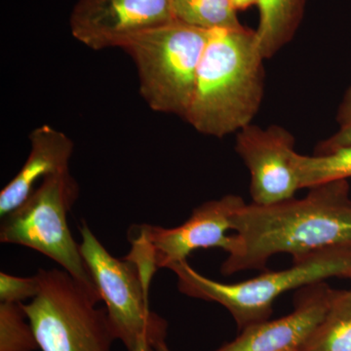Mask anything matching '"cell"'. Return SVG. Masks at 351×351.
<instances>
[{"label":"cell","mask_w":351,"mask_h":351,"mask_svg":"<svg viewBox=\"0 0 351 351\" xmlns=\"http://www.w3.org/2000/svg\"><path fill=\"white\" fill-rule=\"evenodd\" d=\"M233 245L221 265L232 276L263 269L276 254L293 262L317 252L351 246V197L348 180L309 189L304 198L270 205L245 204L232 219Z\"/></svg>","instance_id":"6da1fadb"},{"label":"cell","mask_w":351,"mask_h":351,"mask_svg":"<svg viewBox=\"0 0 351 351\" xmlns=\"http://www.w3.org/2000/svg\"><path fill=\"white\" fill-rule=\"evenodd\" d=\"M265 57L256 31H209L184 120L198 133L223 138L250 125L265 96Z\"/></svg>","instance_id":"7a4b0ae2"},{"label":"cell","mask_w":351,"mask_h":351,"mask_svg":"<svg viewBox=\"0 0 351 351\" xmlns=\"http://www.w3.org/2000/svg\"><path fill=\"white\" fill-rule=\"evenodd\" d=\"M182 294L218 302L234 318L239 330L267 320L277 298L294 289L351 274V246L335 247L293 262L287 269L263 272L239 283H221L202 276L186 261L170 267Z\"/></svg>","instance_id":"3957f363"},{"label":"cell","mask_w":351,"mask_h":351,"mask_svg":"<svg viewBox=\"0 0 351 351\" xmlns=\"http://www.w3.org/2000/svg\"><path fill=\"white\" fill-rule=\"evenodd\" d=\"M208 38L209 31L174 21L122 44L137 69L141 95L152 110L184 119Z\"/></svg>","instance_id":"277c9868"},{"label":"cell","mask_w":351,"mask_h":351,"mask_svg":"<svg viewBox=\"0 0 351 351\" xmlns=\"http://www.w3.org/2000/svg\"><path fill=\"white\" fill-rule=\"evenodd\" d=\"M38 295L23 304L41 351H112L115 339L100 295L64 269H39Z\"/></svg>","instance_id":"5b68a950"},{"label":"cell","mask_w":351,"mask_h":351,"mask_svg":"<svg viewBox=\"0 0 351 351\" xmlns=\"http://www.w3.org/2000/svg\"><path fill=\"white\" fill-rule=\"evenodd\" d=\"M77 197L78 186L69 170L48 176L20 206L2 218L0 241L39 252L99 294L68 223Z\"/></svg>","instance_id":"8992f818"},{"label":"cell","mask_w":351,"mask_h":351,"mask_svg":"<svg viewBox=\"0 0 351 351\" xmlns=\"http://www.w3.org/2000/svg\"><path fill=\"white\" fill-rule=\"evenodd\" d=\"M80 234L82 257L106 304L115 339L127 351L135 350L143 339L154 348L166 343L167 321L149 308V286L136 263L113 257L85 223L80 226Z\"/></svg>","instance_id":"52a82bcc"},{"label":"cell","mask_w":351,"mask_h":351,"mask_svg":"<svg viewBox=\"0 0 351 351\" xmlns=\"http://www.w3.org/2000/svg\"><path fill=\"white\" fill-rule=\"evenodd\" d=\"M246 203L239 195H228L219 199L208 201L193 210L188 221L173 228L141 226L136 239L151 256L156 269H170L184 262L197 249L219 247L228 252L233 245L234 215Z\"/></svg>","instance_id":"ba28073f"},{"label":"cell","mask_w":351,"mask_h":351,"mask_svg":"<svg viewBox=\"0 0 351 351\" xmlns=\"http://www.w3.org/2000/svg\"><path fill=\"white\" fill-rule=\"evenodd\" d=\"M295 140L279 125L250 124L237 133L235 151L251 175L254 204L270 205L295 197L301 189Z\"/></svg>","instance_id":"9c48e42d"},{"label":"cell","mask_w":351,"mask_h":351,"mask_svg":"<svg viewBox=\"0 0 351 351\" xmlns=\"http://www.w3.org/2000/svg\"><path fill=\"white\" fill-rule=\"evenodd\" d=\"M174 21L172 0H80L71 29L76 40L99 51L120 48L131 36Z\"/></svg>","instance_id":"30bf717a"},{"label":"cell","mask_w":351,"mask_h":351,"mask_svg":"<svg viewBox=\"0 0 351 351\" xmlns=\"http://www.w3.org/2000/svg\"><path fill=\"white\" fill-rule=\"evenodd\" d=\"M337 290L325 281L301 288L295 309L276 320L255 323L215 351H298L324 319Z\"/></svg>","instance_id":"8fae6325"},{"label":"cell","mask_w":351,"mask_h":351,"mask_svg":"<svg viewBox=\"0 0 351 351\" xmlns=\"http://www.w3.org/2000/svg\"><path fill=\"white\" fill-rule=\"evenodd\" d=\"M29 141L31 152L27 161L0 193L1 218L20 206L32 195L38 180L69 170L75 145L63 132L45 124L29 134Z\"/></svg>","instance_id":"7c38bea8"},{"label":"cell","mask_w":351,"mask_h":351,"mask_svg":"<svg viewBox=\"0 0 351 351\" xmlns=\"http://www.w3.org/2000/svg\"><path fill=\"white\" fill-rule=\"evenodd\" d=\"M306 0H258V46L265 60L276 56L294 38L304 16Z\"/></svg>","instance_id":"4fadbf2b"},{"label":"cell","mask_w":351,"mask_h":351,"mask_svg":"<svg viewBox=\"0 0 351 351\" xmlns=\"http://www.w3.org/2000/svg\"><path fill=\"white\" fill-rule=\"evenodd\" d=\"M299 351H351L350 290H337L324 319Z\"/></svg>","instance_id":"5bb4252c"},{"label":"cell","mask_w":351,"mask_h":351,"mask_svg":"<svg viewBox=\"0 0 351 351\" xmlns=\"http://www.w3.org/2000/svg\"><path fill=\"white\" fill-rule=\"evenodd\" d=\"M178 22L212 31L241 27L230 0H172Z\"/></svg>","instance_id":"9a60e30c"},{"label":"cell","mask_w":351,"mask_h":351,"mask_svg":"<svg viewBox=\"0 0 351 351\" xmlns=\"http://www.w3.org/2000/svg\"><path fill=\"white\" fill-rule=\"evenodd\" d=\"M301 189L351 178V147H341L324 154L302 156L298 158Z\"/></svg>","instance_id":"2e32d148"},{"label":"cell","mask_w":351,"mask_h":351,"mask_svg":"<svg viewBox=\"0 0 351 351\" xmlns=\"http://www.w3.org/2000/svg\"><path fill=\"white\" fill-rule=\"evenodd\" d=\"M38 339L23 304H0V351H36Z\"/></svg>","instance_id":"e0dca14e"},{"label":"cell","mask_w":351,"mask_h":351,"mask_svg":"<svg viewBox=\"0 0 351 351\" xmlns=\"http://www.w3.org/2000/svg\"><path fill=\"white\" fill-rule=\"evenodd\" d=\"M40 291L38 274L31 277L10 276L0 272V302L23 304L34 299Z\"/></svg>","instance_id":"ac0fdd59"},{"label":"cell","mask_w":351,"mask_h":351,"mask_svg":"<svg viewBox=\"0 0 351 351\" xmlns=\"http://www.w3.org/2000/svg\"><path fill=\"white\" fill-rule=\"evenodd\" d=\"M338 129L316 147L315 154H324L341 147H351V86L346 90L337 113Z\"/></svg>","instance_id":"d6986e66"},{"label":"cell","mask_w":351,"mask_h":351,"mask_svg":"<svg viewBox=\"0 0 351 351\" xmlns=\"http://www.w3.org/2000/svg\"><path fill=\"white\" fill-rule=\"evenodd\" d=\"M235 10H245L249 7L258 5V0H230Z\"/></svg>","instance_id":"ffe728a7"},{"label":"cell","mask_w":351,"mask_h":351,"mask_svg":"<svg viewBox=\"0 0 351 351\" xmlns=\"http://www.w3.org/2000/svg\"><path fill=\"white\" fill-rule=\"evenodd\" d=\"M133 351H156V350L147 339H143L138 341L137 346Z\"/></svg>","instance_id":"44dd1931"},{"label":"cell","mask_w":351,"mask_h":351,"mask_svg":"<svg viewBox=\"0 0 351 351\" xmlns=\"http://www.w3.org/2000/svg\"><path fill=\"white\" fill-rule=\"evenodd\" d=\"M156 351H171L170 348H168V346L166 345V343H162V345L157 346L156 348Z\"/></svg>","instance_id":"7402d4cb"},{"label":"cell","mask_w":351,"mask_h":351,"mask_svg":"<svg viewBox=\"0 0 351 351\" xmlns=\"http://www.w3.org/2000/svg\"><path fill=\"white\" fill-rule=\"evenodd\" d=\"M350 280H351V274H350ZM350 291H351V289H350Z\"/></svg>","instance_id":"603a6c76"},{"label":"cell","mask_w":351,"mask_h":351,"mask_svg":"<svg viewBox=\"0 0 351 351\" xmlns=\"http://www.w3.org/2000/svg\"><path fill=\"white\" fill-rule=\"evenodd\" d=\"M298 351H299V350H298Z\"/></svg>","instance_id":"cb8c5ba5"}]
</instances>
